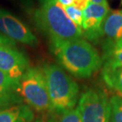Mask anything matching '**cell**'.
<instances>
[{
	"label": "cell",
	"mask_w": 122,
	"mask_h": 122,
	"mask_svg": "<svg viewBox=\"0 0 122 122\" xmlns=\"http://www.w3.org/2000/svg\"><path fill=\"white\" fill-rule=\"evenodd\" d=\"M51 48L62 67L75 77L89 78L102 67L98 52L82 38L51 43Z\"/></svg>",
	"instance_id": "cell-1"
},
{
	"label": "cell",
	"mask_w": 122,
	"mask_h": 122,
	"mask_svg": "<svg viewBox=\"0 0 122 122\" xmlns=\"http://www.w3.org/2000/svg\"><path fill=\"white\" fill-rule=\"evenodd\" d=\"M33 16L36 25L49 37L51 43L75 40L83 36L82 29L68 18L56 0H39Z\"/></svg>",
	"instance_id": "cell-2"
},
{
	"label": "cell",
	"mask_w": 122,
	"mask_h": 122,
	"mask_svg": "<svg viewBox=\"0 0 122 122\" xmlns=\"http://www.w3.org/2000/svg\"><path fill=\"white\" fill-rule=\"evenodd\" d=\"M42 71L54 110L57 113L73 109L79 97V86L59 66L46 64Z\"/></svg>",
	"instance_id": "cell-3"
},
{
	"label": "cell",
	"mask_w": 122,
	"mask_h": 122,
	"mask_svg": "<svg viewBox=\"0 0 122 122\" xmlns=\"http://www.w3.org/2000/svg\"><path fill=\"white\" fill-rule=\"evenodd\" d=\"M16 91L21 101L36 111L47 113L54 110L42 70L29 68L16 84Z\"/></svg>",
	"instance_id": "cell-4"
},
{
	"label": "cell",
	"mask_w": 122,
	"mask_h": 122,
	"mask_svg": "<svg viewBox=\"0 0 122 122\" xmlns=\"http://www.w3.org/2000/svg\"><path fill=\"white\" fill-rule=\"evenodd\" d=\"M29 68L28 58L16 48L15 41L0 34V70L17 84Z\"/></svg>",
	"instance_id": "cell-5"
},
{
	"label": "cell",
	"mask_w": 122,
	"mask_h": 122,
	"mask_svg": "<svg viewBox=\"0 0 122 122\" xmlns=\"http://www.w3.org/2000/svg\"><path fill=\"white\" fill-rule=\"evenodd\" d=\"M82 122H110V102L98 90H88L82 94L78 105Z\"/></svg>",
	"instance_id": "cell-6"
},
{
	"label": "cell",
	"mask_w": 122,
	"mask_h": 122,
	"mask_svg": "<svg viewBox=\"0 0 122 122\" xmlns=\"http://www.w3.org/2000/svg\"><path fill=\"white\" fill-rule=\"evenodd\" d=\"M0 32L14 41L36 46L38 41L25 24L5 10L0 9Z\"/></svg>",
	"instance_id": "cell-7"
},
{
	"label": "cell",
	"mask_w": 122,
	"mask_h": 122,
	"mask_svg": "<svg viewBox=\"0 0 122 122\" xmlns=\"http://www.w3.org/2000/svg\"><path fill=\"white\" fill-rule=\"evenodd\" d=\"M109 12V5L95 4L92 2L82 11L81 29L82 34L86 39L94 41L102 37V25Z\"/></svg>",
	"instance_id": "cell-8"
},
{
	"label": "cell",
	"mask_w": 122,
	"mask_h": 122,
	"mask_svg": "<svg viewBox=\"0 0 122 122\" xmlns=\"http://www.w3.org/2000/svg\"><path fill=\"white\" fill-rule=\"evenodd\" d=\"M102 36L106 39L103 47L122 41V10H116L109 12L102 25Z\"/></svg>",
	"instance_id": "cell-9"
},
{
	"label": "cell",
	"mask_w": 122,
	"mask_h": 122,
	"mask_svg": "<svg viewBox=\"0 0 122 122\" xmlns=\"http://www.w3.org/2000/svg\"><path fill=\"white\" fill-rule=\"evenodd\" d=\"M33 117L29 106L18 104L0 108V122H32Z\"/></svg>",
	"instance_id": "cell-10"
},
{
	"label": "cell",
	"mask_w": 122,
	"mask_h": 122,
	"mask_svg": "<svg viewBox=\"0 0 122 122\" xmlns=\"http://www.w3.org/2000/svg\"><path fill=\"white\" fill-rule=\"evenodd\" d=\"M21 99L16 91V84L0 70V107L21 104Z\"/></svg>",
	"instance_id": "cell-11"
},
{
	"label": "cell",
	"mask_w": 122,
	"mask_h": 122,
	"mask_svg": "<svg viewBox=\"0 0 122 122\" xmlns=\"http://www.w3.org/2000/svg\"><path fill=\"white\" fill-rule=\"evenodd\" d=\"M102 75L106 83L122 96V66L104 65Z\"/></svg>",
	"instance_id": "cell-12"
},
{
	"label": "cell",
	"mask_w": 122,
	"mask_h": 122,
	"mask_svg": "<svg viewBox=\"0 0 122 122\" xmlns=\"http://www.w3.org/2000/svg\"><path fill=\"white\" fill-rule=\"evenodd\" d=\"M104 65L122 66V41L113 45L103 47Z\"/></svg>",
	"instance_id": "cell-13"
},
{
	"label": "cell",
	"mask_w": 122,
	"mask_h": 122,
	"mask_svg": "<svg viewBox=\"0 0 122 122\" xmlns=\"http://www.w3.org/2000/svg\"><path fill=\"white\" fill-rule=\"evenodd\" d=\"M111 122H122V96L116 95L110 99Z\"/></svg>",
	"instance_id": "cell-14"
},
{
	"label": "cell",
	"mask_w": 122,
	"mask_h": 122,
	"mask_svg": "<svg viewBox=\"0 0 122 122\" xmlns=\"http://www.w3.org/2000/svg\"><path fill=\"white\" fill-rule=\"evenodd\" d=\"M58 113L59 116L53 122H82L78 108L67 109Z\"/></svg>",
	"instance_id": "cell-15"
},
{
	"label": "cell",
	"mask_w": 122,
	"mask_h": 122,
	"mask_svg": "<svg viewBox=\"0 0 122 122\" xmlns=\"http://www.w3.org/2000/svg\"><path fill=\"white\" fill-rule=\"evenodd\" d=\"M67 17L79 27H82V12L75 7L73 5L63 7Z\"/></svg>",
	"instance_id": "cell-16"
},
{
	"label": "cell",
	"mask_w": 122,
	"mask_h": 122,
	"mask_svg": "<svg viewBox=\"0 0 122 122\" xmlns=\"http://www.w3.org/2000/svg\"><path fill=\"white\" fill-rule=\"evenodd\" d=\"M90 3H91L90 0H74L72 5L77 9H79V10L83 11Z\"/></svg>",
	"instance_id": "cell-17"
},
{
	"label": "cell",
	"mask_w": 122,
	"mask_h": 122,
	"mask_svg": "<svg viewBox=\"0 0 122 122\" xmlns=\"http://www.w3.org/2000/svg\"><path fill=\"white\" fill-rule=\"evenodd\" d=\"M18 1L20 2L24 7H25V8H27V9H30L33 7L35 0H18Z\"/></svg>",
	"instance_id": "cell-18"
},
{
	"label": "cell",
	"mask_w": 122,
	"mask_h": 122,
	"mask_svg": "<svg viewBox=\"0 0 122 122\" xmlns=\"http://www.w3.org/2000/svg\"><path fill=\"white\" fill-rule=\"evenodd\" d=\"M56 1L59 2L62 6L65 7V6H68L72 5L74 0H56Z\"/></svg>",
	"instance_id": "cell-19"
},
{
	"label": "cell",
	"mask_w": 122,
	"mask_h": 122,
	"mask_svg": "<svg viewBox=\"0 0 122 122\" xmlns=\"http://www.w3.org/2000/svg\"><path fill=\"white\" fill-rule=\"evenodd\" d=\"M91 2L95 4H101V5H108L107 0H90Z\"/></svg>",
	"instance_id": "cell-20"
},
{
	"label": "cell",
	"mask_w": 122,
	"mask_h": 122,
	"mask_svg": "<svg viewBox=\"0 0 122 122\" xmlns=\"http://www.w3.org/2000/svg\"><path fill=\"white\" fill-rule=\"evenodd\" d=\"M36 122H44V121H36Z\"/></svg>",
	"instance_id": "cell-21"
},
{
	"label": "cell",
	"mask_w": 122,
	"mask_h": 122,
	"mask_svg": "<svg viewBox=\"0 0 122 122\" xmlns=\"http://www.w3.org/2000/svg\"><path fill=\"white\" fill-rule=\"evenodd\" d=\"M121 2H122V0H121Z\"/></svg>",
	"instance_id": "cell-22"
}]
</instances>
